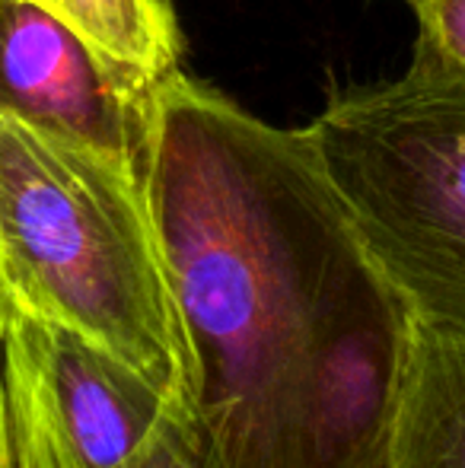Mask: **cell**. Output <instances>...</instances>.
<instances>
[{"instance_id": "obj_1", "label": "cell", "mask_w": 465, "mask_h": 468, "mask_svg": "<svg viewBox=\"0 0 465 468\" xmlns=\"http://www.w3.org/2000/svg\"><path fill=\"white\" fill-rule=\"evenodd\" d=\"M143 186L198 347L211 468H312L325 338L398 293L310 141L175 68L153 87Z\"/></svg>"}, {"instance_id": "obj_2", "label": "cell", "mask_w": 465, "mask_h": 468, "mask_svg": "<svg viewBox=\"0 0 465 468\" xmlns=\"http://www.w3.org/2000/svg\"><path fill=\"white\" fill-rule=\"evenodd\" d=\"M0 283L201 427V364L141 169L0 115Z\"/></svg>"}, {"instance_id": "obj_3", "label": "cell", "mask_w": 465, "mask_h": 468, "mask_svg": "<svg viewBox=\"0 0 465 468\" xmlns=\"http://www.w3.org/2000/svg\"><path fill=\"white\" fill-rule=\"evenodd\" d=\"M303 137L411 315L465 335V77L415 55L338 93Z\"/></svg>"}, {"instance_id": "obj_4", "label": "cell", "mask_w": 465, "mask_h": 468, "mask_svg": "<svg viewBox=\"0 0 465 468\" xmlns=\"http://www.w3.org/2000/svg\"><path fill=\"white\" fill-rule=\"evenodd\" d=\"M153 87L36 0H0V115L143 173Z\"/></svg>"}, {"instance_id": "obj_5", "label": "cell", "mask_w": 465, "mask_h": 468, "mask_svg": "<svg viewBox=\"0 0 465 468\" xmlns=\"http://www.w3.org/2000/svg\"><path fill=\"white\" fill-rule=\"evenodd\" d=\"M32 322L74 468H131L175 418L141 376L42 315L32 313Z\"/></svg>"}, {"instance_id": "obj_6", "label": "cell", "mask_w": 465, "mask_h": 468, "mask_svg": "<svg viewBox=\"0 0 465 468\" xmlns=\"http://www.w3.org/2000/svg\"><path fill=\"white\" fill-rule=\"evenodd\" d=\"M386 468H465V335L415 319Z\"/></svg>"}, {"instance_id": "obj_7", "label": "cell", "mask_w": 465, "mask_h": 468, "mask_svg": "<svg viewBox=\"0 0 465 468\" xmlns=\"http://www.w3.org/2000/svg\"><path fill=\"white\" fill-rule=\"evenodd\" d=\"M0 468H74L48 399L32 313L0 283Z\"/></svg>"}, {"instance_id": "obj_8", "label": "cell", "mask_w": 465, "mask_h": 468, "mask_svg": "<svg viewBox=\"0 0 465 468\" xmlns=\"http://www.w3.org/2000/svg\"><path fill=\"white\" fill-rule=\"evenodd\" d=\"M118 64L160 83L179 68V29L166 0H36Z\"/></svg>"}, {"instance_id": "obj_9", "label": "cell", "mask_w": 465, "mask_h": 468, "mask_svg": "<svg viewBox=\"0 0 465 468\" xmlns=\"http://www.w3.org/2000/svg\"><path fill=\"white\" fill-rule=\"evenodd\" d=\"M417 16L415 55L465 77V0H408Z\"/></svg>"}, {"instance_id": "obj_10", "label": "cell", "mask_w": 465, "mask_h": 468, "mask_svg": "<svg viewBox=\"0 0 465 468\" xmlns=\"http://www.w3.org/2000/svg\"><path fill=\"white\" fill-rule=\"evenodd\" d=\"M131 468H211L201 427L169 420L156 443Z\"/></svg>"}]
</instances>
